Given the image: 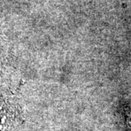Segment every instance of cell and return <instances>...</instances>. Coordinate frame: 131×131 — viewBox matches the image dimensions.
<instances>
[{
	"mask_svg": "<svg viewBox=\"0 0 131 131\" xmlns=\"http://www.w3.org/2000/svg\"><path fill=\"white\" fill-rule=\"evenodd\" d=\"M130 122L131 123V117H130Z\"/></svg>",
	"mask_w": 131,
	"mask_h": 131,
	"instance_id": "6da1fadb",
	"label": "cell"
}]
</instances>
